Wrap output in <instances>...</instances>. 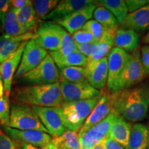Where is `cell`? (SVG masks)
I'll return each mask as SVG.
<instances>
[{"label":"cell","instance_id":"obj_1","mask_svg":"<svg viewBox=\"0 0 149 149\" xmlns=\"http://www.w3.org/2000/svg\"><path fill=\"white\" fill-rule=\"evenodd\" d=\"M113 112L128 122H138L147 117L149 110V84L111 93Z\"/></svg>","mask_w":149,"mask_h":149},{"label":"cell","instance_id":"obj_2","mask_svg":"<svg viewBox=\"0 0 149 149\" xmlns=\"http://www.w3.org/2000/svg\"><path fill=\"white\" fill-rule=\"evenodd\" d=\"M13 104L31 107H59L64 103L59 82L17 86L12 93Z\"/></svg>","mask_w":149,"mask_h":149},{"label":"cell","instance_id":"obj_3","mask_svg":"<svg viewBox=\"0 0 149 149\" xmlns=\"http://www.w3.org/2000/svg\"><path fill=\"white\" fill-rule=\"evenodd\" d=\"M102 95V92L95 97L63 103L60 107L56 108L66 129L79 132L101 99Z\"/></svg>","mask_w":149,"mask_h":149},{"label":"cell","instance_id":"obj_4","mask_svg":"<svg viewBox=\"0 0 149 149\" xmlns=\"http://www.w3.org/2000/svg\"><path fill=\"white\" fill-rule=\"evenodd\" d=\"M147 77L141 61L140 48L130 54L129 59L122 74L115 83L111 93L132 88L141 83Z\"/></svg>","mask_w":149,"mask_h":149},{"label":"cell","instance_id":"obj_5","mask_svg":"<svg viewBox=\"0 0 149 149\" xmlns=\"http://www.w3.org/2000/svg\"><path fill=\"white\" fill-rule=\"evenodd\" d=\"M9 127L21 130H39L48 133L33 108L25 104H12Z\"/></svg>","mask_w":149,"mask_h":149},{"label":"cell","instance_id":"obj_6","mask_svg":"<svg viewBox=\"0 0 149 149\" xmlns=\"http://www.w3.org/2000/svg\"><path fill=\"white\" fill-rule=\"evenodd\" d=\"M59 74L55 61L48 54L38 66L21 78L22 81L32 84H51L59 82Z\"/></svg>","mask_w":149,"mask_h":149},{"label":"cell","instance_id":"obj_7","mask_svg":"<svg viewBox=\"0 0 149 149\" xmlns=\"http://www.w3.org/2000/svg\"><path fill=\"white\" fill-rule=\"evenodd\" d=\"M117 114L113 112L102 122L84 131H79L81 149H91L109 137L110 129Z\"/></svg>","mask_w":149,"mask_h":149},{"label":"cell","instance_id":"obj_8","mask_svg":"<svg viewBox=\"0 0 149 149\" xmlns=\"http://www.w3.org/2000/svg\"><path fill=\"white\" fill-rule=\"evenodd\" d=\"M61 26L55 22L40 21L33 40L37 45L46 51H58L61 47Z\"/></svg>","mask_w":149,"mask_h":149},{"label":"cell","instance_id":"obj_9","mask_svg":"<svg viewBox=\"0 0 149 149\" xmlns=\"http://www.w3.org/2000/svg\"><path fill=\"white\" fill-rule=\"evenodd\" d=\"M59 84L64 103L88 100L101 94V91L93 88L87 81L72 83L60 80Z\"/></svg>","mask_w":149,"mask_h":149},{"label":"cell","instance_id":"obj_10","mask_svg":"<svg viewBox=\"0 0 149 149\" xmlns=\"http://www.w3.org/2000/svg\"><path fill=\"white\" fill-rule=\"evenodd\" d=\"M48 54L47 51L37 45L34 40L29 41L24 51L21 62L15 75V79H21L24 74L38 66Z\"/></svg>","mask_w":149,"mask_h":149},{"label":"cell","instance_id":"obj_11","mask_svg":"<svg viewBox=\"0 0 149 149\" xmlns=\"http://www.w3.org/2000/svg\"><path fill=\"white\" fill-rule=\"evenodd\" d=\"M3 131L11 138L22 144H31L42 149H47L52 141L51 135L39 130H21L5 126Z\"/></svg>","mask_w":149,"mask_h":149},{"label":"cell","instance_id":"obj_12","mask_svg":"<svg viewBox=\"0 0 149 149\" xmlns=\"http://www.w3.org/2000/svg\"><path fill=\"white\" fill-rule=\"evenodd\" d=\"M39 117L48 133L53 137L62 135L67 129L56 108L31 107Z\"/></svg>","mask_w":149,"mask_h":149},{"label":"cell","instance_id":"obj_13","mask_svg":"<svg viewBox=\"0 0 149 149\" xmlns=\"http://www.w3.org/2000/svg\"><path fill=\"white\" fill-rule=\"evenodd\" d=\"M130 54L121 48L114 47L112 48L108 55V80L107 86L111 91L115 83L122 74Z\"/></svg>","mask_w":149,"mask_h":149},{"label":"cell","instance_id":"obj_14","mask_svg":"<svg viewBox=\"0 0 149 149\" xmlns=\"http://www.w3.org/2000/svg\"><path fill=\"white\" fill-rule=\"evenodd\" d=\"M28 42H24L22 44L20 47L16 52L13 54L8 59L0 65V73L1 74L3 88H4V95L9 97L12 89L13 81L14 75L16 74L17 69L21 62L22 55Z\"/></svg>","mask_w":149,"mask_h":149},{"label":"cell","instance_id":"obj_15","mask_svg":"<svg viewBox=\"0 0 149 149\" xmlns=\"http://www.w3.org/2000/svg\"><path fill=\"white\" fill-rule=\"evenodd\" d=\"M97 4L93 3L82 10L74 12L64 17L54 21L56 24L63 27L69 34H73L76 31L82 29L87 22L92 18Z\"/></svg>","mask_w":149,"mask_h":149},{"label":"cell","instance_id":"obj_16","mask_svg":"<svg viewBox=\"0 0 149 149\" xmlns=\"http://www.w3.org/2000/svg\"><path fill=\"white\" fill-rule=\"evenodd\" d=\"M113 112V108L111 99V92L110 91H109V92H102L101 99L97 104L87 120H86L79 131H84L92 126L96 125L109 116Z\"/></svg>","mask_w":149,"mask_h":149},{"label":"cell","instance_id":"obj_17","mask_svg":"<svg viewBox=\"0 0 149 149\" xmlns=\"http://www.w3.org/2000/svg\"><path fill=\"white\" fill-rule=\"evenodd\" d=\"M87 81L97 90H103L107 84L108 57L85 67Z\"/></svg>","mask_w":149,"mask_h":149},{"label":"cell","instance_id":"obj_18","mask_svg":"<svg viewBox=\"0 0 149 149\" xmlns=\"http://www.w3.org/2000/svg\"><path fill=\"white\" fill-rule=\"evenodd\" d=\"M35 37V33L30 32L16 37L5 34L0 35V65L17 51L22 43L33 40Z\"/></svg>","mask_w":149,"mask_h":149},{"label":"cell","instance_id":"obj_19","mask_svg":"<svg viewBox=\"0 0 149 149\" xmlns=\"http://www.w3.org/2000/svg\"><path fill=\"white\" fill-rule=\"evenodd\" d=\"M95 2V1L91 0H62L59 1L55 9L46 17L44 20L51 19L56 21L74 12L82 10Z\"/></svg>","mask_w":149,"mask_h":149},{"label":"cell","instance_id":"obj_20","mask_svg":"<svg viewBox=\"0 0 149 149\" xmlns=\"http://www.w3.org/2000/svg\"><path fill=\"white\" fill-rule=\"evenodd\" d=\"M123 29H131L136 32H142L149 29V3L138 10L128 13L121 24Z\"/></svg>","mask_w":149,"mask_h":149},{"label":"cell","instance_id":"obj_21","mask_svg":"<svg viewBox=\"0 0 149 149\" xmlns=\"http://www.w3.org/2000/svg\"><path fill=\"white\" fill-rule=\"evenodd\" d=\"M117 29L118 28L108 29L105 34L100 40H98L97 44L94 51L92 55L88 57L86 66L97 62V61L101 60L104 57H107V55L111 52L113 46H114L115 36Z\"/></svg>","mask_w":149,"mask_h":149},{"label":"cell","instance_id":"obj_22","mask_svg":"<svg viewBox=\"0 0 149 149\" xmlns=\"http://www.w3.org/2000/svg\"><path fill=\"white\" fill-rule=\"evenodd\" d=\"M140 35L131 29H118L115 33L114 46L126 52L133 53L139 47Z\"/></svg>","mask_w":149,"mask_h":149},{"label":"cell","instance_id":"obj_23","mask_svg":"<svg viewBox=\"0 0 149 149\" xmlns=\"http://www.w3.org/2000/svg\"><path fill=\"white\" fill-rule=\"evenodd\" d=\"M133 125L130 122L117 115L110 129L109 137L127 148L128 140Z\"/></svg>","mask_w":149,"mask_h":149},{"label":"cell","instance_id":"obj_24","mask_svg":"<svg viewBox=\"0 0 149 149\" xmlns=\"http://www.w3.org/2000/svg\"><path fill=\"white\" fill-rule=\"evenodd\" d=\"M15 13L18 22L28 32L35 33L38 26L39 20L33 7V1H31L26 6L20 9H15Z\"/></svg>","mask_w":149,"mask_h":149},{"label":"cell","instance_id":"obj_25","mask_svg":"<svg viewBox=\"0 0 149 149\" xmlns=\"http://www.w3.org/2000/svg\"><path fill=\"white\" fill-rule=\"evenodd\" d=\"M149 146V128L144 124L133 125L126 149H147Z\"/></svg>","mask_w":149,"mask_h":149},{"label":"cell","instance_id":"obj_26","mask_svg":"<svg viewBox=\"0 0 149 149\" xmlns=\"http://www.w3.org/2000/svg\"><path fill=\"white\" fill-rule=\"evenodd\" d=\"M60 35L61 40L60 48L58 51H51L48 53L53 60L68 57L77 51L76 44L72 35H70L63 27L61 29Z\"/></svg>","mask_w":149,"mask_h":149},{"label":"cell","instance_id":"obj_27","mask_svg":"<svg viewBox=\"0 0 149 149\" xmlns=\"http://www.w3.org/2000/svg\"><path fill=\"white\" fill-rule=\"evenodd\" d=\"M56 149H81L78 132L67 130L62 135L52 138Z\"/></svg>","mask_w":149,"mask_h":149},{"label":"cell","instance_id":"obj_28","mask_svg":"<svg viewBox=\"0 0 149 149\" xmlns=\"http://www.w3.org/2000/svg\"><path fill=\"white\" fill-rule=\"evenodd\" d=\"M95 3L107 8L120 24L124 21L128 15L127 5L124 0H101L95 1Z\"/></svg>","mask_w":149,"mask_h":149},{"label":"cell","instance_id":"obj_29","mask_svg":"<svg viewBox=\"0 0 149 149\" xmlns=\"http://www.w3.org/2000/svg\"><path fill=\"white\" fill-rule=\"evenodd\" d=\"M3 31H4L5 35L13 37L19 36V35L29 33L24 28L22 27L19 22H18L14 8L11 6L6 17Z\"/></svg>","mask_w":149,"mask_h":149},{"label":"cell","instance_id":"obj_30","mask_svg":"<svg viewBox=\"0 0 149 149\" xmlns=\"http://www.w3.org/2000/svg\"><path fill=\"white\" fill-rule=\"evenodd\" d=\"M59 74L61 81L72 83L87 81L84 67L71 66L61 68L59 69Z\"/></svg>","mask_w":149,"mask_h":149},{"label":"cell","instance_id":"obj_31","mask_svg":"<svg viewBox=\"0 0 149 149\" xmlns=\"http://www.w3.org/2000/svg\"><path fill=\"white\" fill-rule=\"evenodd\" d=\"M95 21L101 24L104 27L107 29H117L118 28V22L115 16L110 11L102 6H97L93 13Z\"/></svg>","mask_w":149,"mask_h":149},{"label":"cell","instance_id":"obj_32","mask_svg":"<svg viewBox=\"0 0 149 149\" xmlns=\"http://www.w3.org/2000/svg\"><path fill=\"white\" fill-rule=\"evenodd\" d=\"M54 61L59 69L71 66H80L85 68L88 61V57L82 55L78 51H76L68 57L55 59Z\"/></svg>","mask_w":149,"mask_h":149},{"label":"cell","instance_id":"obj_33","mask_svg":"<svg viewBox=\"0 0 149 149\" xmlns=\"http://www.w3.org/2000/svg\"><path fill=\"white\" fill-rule=\"evenodd\" d=\"M59 2L58 0H36L33 1L37 18L44 20L46 17L55 9Z\"/></svg>","mask_w":149,"mask_h":149},{"label":"cell","instance_id":"obj_34","mask_svg":"<svg viewBox=\"0 0 149 149\" xmlns=\"http://www.w3.org/2000/svg\"><path fill=\"white\" fill-rule=\"evenodd\" d=\"M10 108L9 97L3 95L0 97V126H9L10 125Z\"/></svg>","mask_w":149,"mask_h":149},{"label":"cell","instance_id":"obj_35","mask_svg":"<svg viewBox=\"0 0 149 149\" xmlns=\"http://www.w3.org/2000/svg\"><path fill=\"white\" fill-rule=\"evenodd\" d=\"M84 31H87L93 35L96 40H100L108 31L107 28L104 27L101 24H100L95 20H89L85 24L81 29Z\"/></svg>","mask_w":149,"mask_h":149},{"label":"cell","instance_id":"obj_36","mask_svg":"<svg viewBox=\"0 0 149 149\" xmlns=\"http://www.w3.org/2000/svg\"><path fill=\"white\" fill-rule=\"evenodd\" d=\"M22 145L0 130V149H21Z\"/></svg>","mask_w":149,"mask_h":149},{"label":"cell","instance_id":"obj_37","mask_svg":"<svg viewBox=\"0 0 149 149\" xmlns=\"http://www.w3.org/2000/svg\"><path fill=\"white\" fill-rule=\"evenodd\" d=\"M72 37L75 44H87V43L93 42L96 40L92 34L87 32V31H84L82 29L79 30V31L74 33L72 35Z\"/></svg>","mask_w":149,"mask_h":149},{"label":"cell","instance_id":"obj_38","mask_svg":"<svg viewBox=\"0 0 149 149\" xmlns=\"http://www.w3.org/2000/svg\"><path fill=\"white\" fill-rule=\"evenodd\" d=\"M97 42L98 40H95L93 42L87 43V44H76V48H77V51L81 53L82 55L86 57H89L94 51Z\"/></svg>","mask_w":149,"mask_h":149},{"label":"cell","instance_id":"obj_39","mask_svg":"<svg viewBox=\"0 0 149 149\" xmlns=\"http://www.w3.org/2000/svg\"><path fill=\"white\" fill-rule=\"evenodd\" d=\"M149 3V0H126L128 13L135 12Z\"/></svg>","mask_w":149,"mask_h":149},{"label":"cell","instance_id":"obj_40","mask_svg":"<svg viewBox=\"0 0 149 149\" xmlns=\"http://www.w3.org/2000/svg\"><path fill=\"white\" fill-rule=\"evenodd\" d=\"M141 61L144 67L146 76H149V45L141 46L140 48Z\"/></svg>","mask_w":149,"mask_h":149},{"label":"cell","instance_id":"obj_41","mask_svg":"<svg viewBox=\"0 0 149 149\" xmlns=\"http://www.w3.org/2000/svg\"><path fill=\"white\" fill-rule=\"evenodd\" d=\"M10 6V1L0 0V24H1V30L3 29L6 17L7 15V13H8Z\"/></svg>","mask_w":149,"mask_h":149},{"label":"cell","instance_id":"obj_42","mask_svg":"<svg viewBox=\"0 0 149 149\" xmlns=\"http://www.w3.org/2000/svg\"><path fill=\"white\" fill-rule=\"evenodd\" d=\"M102 144L104 145V149H126L123 147L122 145L117 143L109 137H107L102 141Z\"/></svg>","mask_w":149,"mask_h":149},{"label":"cell","instance_id":"obj_43","mask_svg":"<svg viewBox=\"0 0 149 149\" xmlns=\"http://www.w3.org/2000/svg\"><path fill=\"white\" fill-rule=\"evenodd\" d=\"M30 1V0H12L10 1L11 7L15 9H20L26 6Z\"/></svg>","mask_w":149,"mask_h":149},{"label":"cell","instance_id":"obj_44","mask_svg":"<svg viewBox=\"0 0 149 149\" xmlns=\"http://www.w3.org/2000/svg\"><path fill=\"white\" fill-rule=\"evenodd\" d=\"M4 95V88H3V83L1 74L0 73V97Z\"/></svg>","mask_w":149,"mask_h":149},{"label":"cell","instance_id":"obj_45","mask_svg":"<svg viewBox=\"0 0 149 149\" xmlns=\"http://www.w3.org/2000/svg\"><path fill=\"white\" fill-rule=\"evenodd\" d=\"M21 149H42L40 148H37V147L33 146L31 144H23L22 145Z\"/></svg>","mask_w":149,"mask_h":149},{"label":"cell","instance_id":"obj_46","mask_svg":"<svg viewBox=\"0 0 149 149\" xmlns=\"http://www.w3.org/2000/svg\"><path fill=\"white\" fill-rule=\"evenodd\" d=\"M142 42L144 43V44H147V45H149V31H148V32L144 35V37H143Z\"/></svg>","mask_w":149,"mask_h":149},{"label":"cell","instance_id":"obj_47","mask_svg":"<svg viewBox=\"0 0 149 149\" xmlns=\"http://www.w3.org/2000/svg\"><path fill=\"white\" fill-rule=\"evenodd\" d=\"M91 149H104V147L103 144H102V143H100V144L96 145V146H93V148Z\"/></svg>","mask_w":149,"mask_h":149},{"label":"cell","instance_id":"obj_48","mask_svg":"<svg viewBox=\"0 0 149 149\" xmlns=\"http://www.w3.org/2000/svg\"><path fill=\"white\" fill-rule=\"evenodd\" d=\"M147 149H149V146H148V148H147Z\"/></svg>","mask_w":149,"mask_h":149}]
</instances>
